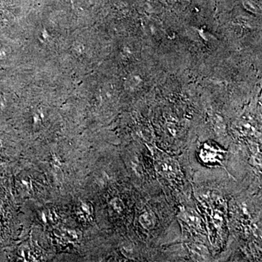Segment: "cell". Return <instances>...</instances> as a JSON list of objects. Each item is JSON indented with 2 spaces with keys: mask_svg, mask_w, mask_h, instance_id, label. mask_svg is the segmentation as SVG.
Wrapping results in <instances>:
<instances>
[{
  "mask_svg": "<svg viewBox=\"0 0 262 262\" xmlns=\"http://www.w3.org/2000/svg\"><path fill=\"white\" fill-rule=\"evenodd\" d=\"M157 170L168 178H174L179 173V164L172 159H165L156 165Z\"/></svg>",
  "mask_w": 262,
  "mask_h": 262,
  "instance_id": "obj_1",
  "label": "cell"
},
{
  "mask_svg": "<svg viewBox=\"0 0 262 262\" xmlns=\"http://www.w3.org/2000/svg\"><path fill=\"white\" fill-rule=\"evenodd\" d=\"M189 250L192 253L194 258H199L198 261H204L209 256V251L208 248L205 246L201 244H190L188 245Z\"/></svg>",
  "mask_w": 262,
  "mask_h": 262,
  "instance_id": "obj_2",
  "label": "cell"
},
{
  "mask_svg": "<svg viewBox=\"0 0 262 262\" xmlns=\"http://www.w3.org/2000/svg\"><path fill=\"white\" fill-rule=\"evenodd\" d=\"M183 220L185 221L188 225L192 226L194 228L200 227L201 224V218L196 213V211L193 210H187L183 213Z\"/></svg>",
  "mask_w": 262,
  "mask_h": 262,
  "instance_id": "obj_3",
  "label": "cell"
},
{
  "mask_svg": "<svg viewBox=\"0 0 262 262\" xmlns=\"http://www.w3.org/2000/svg\"><path fill=\"white\" fill-rule=\"evenodd\" d=\"M139 222L144 229L149 230L154 228L155 225V215L150 212H145L139 217Z\"/></svg>",
  "mask_w": 262,
  "mask_h": 262,
  "instance_id": "obj_4",
  "label": "cell"
},
{
  "mask_svg": "<svg viewBox=\"0 0 262 262\" xmlns=\"http://www.w3.org/2000/svg\"><path fill=\"white\" fill-rule=\"evenodd\" d=\"M110 204H111L113 209L117 211V213H121L125 209V205H124L123 202L120 198H114V199L112 200Z\"/></svg>",
  "mask_w": 262,
  "mask_h": 262,
  "instance_id": "obj_5",
  "label": "cell"
},
{
  "mask_svg": "<svg viewBox=\"0 0 262 262\" xmlns=\"http://www.w3.org/2000/svg\"><path fill=\"white\" fill-rule=\"evenodd\" d=\"M213 222L215 227H220L223 223V217L221 214L220 212L214 211L213 213Z\"/></svg>",
  "mask_w": 262,
  "mask_h": 262,
  "instance_id": "obj_6",
  "label": "cell"
}]
</instances>
